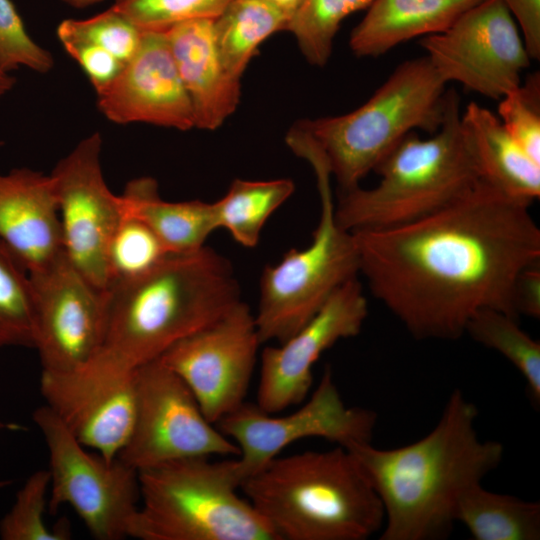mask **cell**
Returning <instances> with one entry per match:
<instances>
[{
    "label": "cell",
    "mask_w": 540,
    "mask_h": 540,
    "mask_svg": "<svg viewBox=\"0 0 540 540\" xmlns=\"http://www.w3.org/2000/svg\"><path fill=\"white\" fill-rule=\"evenodd\" d=\"M321 201L320 219L312 242L291 249L260 279L255 317L261 343L284 342L306 324L331 294L358 277L359 257L352 232L340 227L334 215L331 175L320 162L311 164Z\"/></svg>",
    "instance_id": "obj_8"
},
{
    "label": "cell",
    "mask_w": 540,
    "mask_h": 540,
    "mask_svg": "<svg viewBox=\"0 0 540 540\" xmlns=\"http://www.w3.org/2000/svg\"><path fill=\"white\" fill-rule=\"evenodd\" d=\"M455 520L462 523L475 540L540 539L539 502L492 492L482 483L462 494Z\"/></svg>",
    "instance_id": "obj_24"
},
{
    "label": "cell",
    "mask_w": 540,
    "mask_h": 540,
    "mask_svg": "<svg viewBox=\"0 0 540 540\" xmlns=\"http://www.w3.org/2000/svg\"><path fill=\"white\" fill-rule=\"evenodd\" d=\"M50 476L47 470L32 473L17 492L11 509L0 520L2 540H68L69 522L61 519L54 527L45 522Z\"/></svg>",
    "instance_id": "obj_31"
},
{
    "label": "cell",
    "mask_w": 540,
    "mask_h": 540,
    "mask_svg": "<svg viewBox=\"0 0 540 540\" xmlns=\"http://www.w3.org/2000/svg\"><path fill=\"white\" fill-rule=\"evenodd\" d=\"M21 429H22V426L19 424L5 422V421L0 420V432L3 430L16 431V430H21ZM12 483L13 481L10 479L0 480V490L5 489L6 487L10 486Z\"/></svg>",
    "instance_id": "obj_41"
},
{
    "label": "cell",
    "mask_w": 540,
    "mask_h": 540,
    "mask_svg": "<svg viewBox=\"0 0 540 540\" xmlns=\"http://www.w3.org/2000/svg\"><path fill=\"white\" fill-rule=\"evenodd\" d=\"M32 419L49 455L48 510L56 513L68 504L95 539L128 537L140 501L138 471L89 452L46 405Z\"/></svg>",
    "instance_id": "obj_9"
},
{
    "label": "cell",
    "mask_w": 540,
    "mask_h": 540,
    "mask_svg": "<svg viewBox=\"0 0 540 540\" xmlns=\"http://www.w3.org/2000/svg\"><path fill=\"white\" fill-rule=\"evenodd\" d=\"M36 307L29 272L0 240V349L34 348Z\"/></svg>",
    "instance_id": "obj_28"
},
{
    "label": "cell",
    "mask_w": 540,
    "mask_h": 540,
    "mask_svg": "<svg viewBox=\"0 0 540 540\" xmlns=\"http://www.w3.org/2000/svg\"><path fill=\"white\" fill-rule=\"evenodd\" d=\"M169 254L171 252L145 222L124 212L108 246L109 288L150 272Z\"/></svg>",
    "instance_id": "obj_30"
},
{
    "label": "cell",
    "mask_w": 540,
    "mask_h": 540,
    "mask_svg": "<svg viewBox=\"0 0 540 540\" xmlns=\"http://www.w3.org/2000/svg\"><path fill=\"white\" fill-rule=\"evenodd\" d=\"M278 7L290 20L298 7L300 0H269Z\"/></svg>",
    "instance_id": "obj_40"
},
{
    "label": "cell",
    "mask_w": 540,
    "mask_h": 540,
    "mask_svg": "<svg viewBox=\"0 0 540 540\" xmlns=\"http://www.w3.org/2000/svg\"><path fill=\"white\" fill-rule=\"evenodd\" d=\"M163 32L190 99L195 127L219 128L238 107L241 79L231 75L223 64L214 19L185 20Z\"/></svg>",
    "instance_id": "obj_20"
},
{
    "label": "cell",
    "mask_w": 540,
    "mask_h": 540,
    "mask_svg": "<svg viewBox=\"0 0 540 540\" xmlns=\"http://www.w3.org/2000/svg\"><path fill=\"white\" fill-rule=\"evenodd\" d=\"M58 39L67 54L82 68L96 92L108 86L124 67L115 56L96 44L70 36Z\"/></svg>",
    "instance_id": "obj_36"
},
{
    "label": "cell",
    "mask_w": 540,
    "mask_h": 540,
    "mask_svg": "<svg viewBox=\"0 0 540 540\" xmlns=\"http://www.w3.org/2000/svg\"><path fill=\"white\" fill-rule=\"evenodd\" d=\"M516 22L531 60L540 59V0H502Z\"/></svg>",
    "instance_id": "obj_37"
},
{
    "label": "cell",
    "mask_w": 540,
    "mask_h": 540,
    "mask_svg": "<svg viewBox=\"0 0 540 540\" xmlns=\"http://www.w3.org/2000/svg\"><path fill=\"white\" fill-rule=\"evenodd\" d=\"M40 392L45 405L81 444L107 461L117 459L134 425L136 369L98 352L70 370H42Z\"/></svg>",
    "instance_id": "obj_14"
},
{
    "label": "cell",
    "mask_w": 540,
    "mask_h": 540,
    "mask_svg": "<svg viewBox=\"0 0 540 540\" xmlns=\"http://www.w3.org/2000/svg\"><path fill=\"white\" fill-rule=\"evenodd\" d=\"M484 0H374L350 35L359 57H377L416 37L448 29L464 12Z\"/></svg>",
    "instance_id": "obj_21"
},
{
    "label": "cell",
    "mask_w": 540,
    "mask_h": 540,
    "mask_svg": "<svg viewBox=\"0 0 540 540\" xmlns=\"http://www.w3.org/2000/svg\"><path fill=\"white\" fill-rule=\"evenodd\" d=\"M99 132L82 139L50 173L58 206L63 250L97 288L108 291L107 252L124 211L106 184Z\"/></svg>",
    "instance_id": "obj_15"
},
{
    "label": "cell",
    "mask_w": 540,
    "mask_h": 540,
    "mask_svg": "<svg viewBox=\"0 0 540 540\" xmlns=\"http://www.w3.org/2000/svg\"><path fill=\"white\" fill-rule=\"evenodd\" d=\"M290 179L250 181L236 179L214 202L217 228L226 229L244 247H255L272 213L294 192Z\"/></svg>",
    "instance_id": "obj_26"
},
{
    "label": "cell",
    "mask_w": 540,
    "mask_h": 540,
    "mask_svg": "<svg viewBox=\"0 0 540 540\" xmlns=\"http://www.w3.org/2000/svg\"><path fill=\"white\" fill-rule=\"evenodd\" d=\"M374 0H300L286 30L290 31L306 60L324 66L332 53L341 22L367 9Z\"/></svg>",
    "instance_id": "obj_29"
},
{
    "label": "cell",
    "mask_w": 540,
    "mask_h": 540,
    "mask_svg": "<svg viewBox=\"0 0 540 540\" xmlns=\"http://www.w3.org/2000/svg\"><path fill=\"white\" fill-rule=\"evenodd\" d=\"M261 344L255 317L240 301L174 343L158 360L181 378L206 419L216 425L245 402Z\"/></svg>",
    "instance_id": "obj_13"
},
{
    "label": "cell",
    "mask_w": 540,
    "mask_h": 540,
    "mask_svg": "<svg viewBox=\"0 0 540 540\" xmlns=\"http://www.w3.org/2000/svg\"><path fill=\"white\" fill-rule=\"evenodd\" d=\"M140 502L128 531L139 540H278L237 494L236 459L175 460L138 471Z\"/></svg>",
    "instance_id": "obj_7"
},
{
    "label": "cell",
    "mask_w": 540,
    "mask_h": 540,
    "mask_svg": "<svg viewBox=\"0 0 540 540\" xmlns=\"http://www.w3.org/2000/svg\"><path fill=\"white\" fill-rule=\"evenodd\" d=\"M498 118L519 146L540 163V75L530 74L521 84L503 96Z\"/></svg>",
    "instance_id": "obj_33"
},
{
    "label": "cell",
    "mask_w": 540,
    "mask_h": 540,
    "mask_svg": "<svg viewBox=\"0 0 540 540\" xmlns=\"http://www.w3.org/2000/svg\"><path fill=\"white\" fill-rule=\"evenodd\" d=\"M125 213L145 222L171 253H189L205 246L217 228L213 203L171 202L161 198L151 177L129 181L120 195Z\"/></svg>",
    "instance_id": "obj_23"
},
{
    "label": "cell",
    "mask_w": 540,
    "mask_h": 540,
    "mask_svg": "<svg viewBox=\"0 0 540 540\" xmlns=\"http://www.w3.org/2000/svg\"><path fill=\"white\" fill-rule=\"evenodd\" d=\"M56 34L96 44L124 65L136 54L143 38V31L113 6L90 18L65 19Z\"/></svg>",
    "instance_id": "obj_32"
},
{
    "label": "cell",
    "mask_w": 540,
    "mask_h": 540,
    "mask_svg": "<svg viewBox=\"0 0 540 540\" xmlns=\"http://www.w3.org/2000/svg\"><path fill=\"white\" fill-rule=\"evenodd\" d=\"M36 307V345L42 370L79 367L101 349L108 292L97 288L64 255L30 275Z\"/></svg>",
    "instance_id": "obj_16"
},
{
    "label": "cell",
    "mask_w": 540,
    "mask_h": 540,
    "mask_svg": "<svg viewBox=\"0 0 540 540\" xmlns=\"http://www.w3.org/2000/svg\"><path fill=\"white\" fill-rule=\"evenodd\" d=\"M478 410L455 389L434 428L405 446L371 443L348 449L359 462L384 510L380 540L449 537L462 494L501 463L503 445L480 439Z\"/></svg>",
    "instance_id": "obj_2"
},
{
    "label": "cell",
    "mask_w": 540,
    "mask_h": 540,
    "mask_svg": "<svg viewBox=\"0 0 540 540\" xmlns=\"http://www.w3.org/2000/svg\"><path fill=\"white\" fill-rule=\"evenodd\" d=\"M240 489L278 540H366L384 525L377 493L341 446L277 456Z\"/></svg>",
    "instance_id": "obj_4"
},
{
    "label": "cell",
    "mask_w": 540,
    "mask_h": 540,
    "mask_svg": "<svg viewBox=\"0 0 540 540\" xmlns=\"http://www.w3.org/2000/svg\"><path fill=\"white\" fill-rule=\"evenodd\" d=\"M0 64L8 72L24 67L47 73L54 66L53 56L30 37L11 0H0Z\"/></svg>",
    "instance_id": "obj_35"
},
{
    "label": "cell",
    "mask_w": 540,
    "mask_h": 540,
    "mask_svg": "<svg viewBox=\"0 0 540 540\" xmlns=\"http://www.w3.org/2000/svg\"><path fill=\"white\" fill-rule=\"evenodd\" d=\"M540 261L525 268L517 278L514 288L516 314L540 317Z\"/></svg>",
    "instance_id": "obj_38"
},
{
    "label": "cell",
    "mask_w": 540,
    "mask_h": 540,
    "mask_svg": "<svg viewBox=\"0 0 540 540\" xmlns=\"http://www.w3.org/2000/svg\"><path fill=\"white\" fill-rule=\"evenodd\" d=\"M367 315L363 287L358 277L352 278L287 340L263 349L256 405L275 414L303 402L313 383L315 362L339 340L358 335Z\"/></svg>",
    "instance_id": "obj_17"
},
{
    "label": "cell",
    "mask_w": 540,
    "mask_h": 540,
    "mask_svg": "<svg viewBox=\"0 0 540 540\" xmlns=\"http://www.w3.org/2000/svg\"><path fill=\"white\" fill-rule=\"evenodd\" d=\"M465 333L505 357L524 377L531 400L540 402V343L518 324V318L485 308L468 321Z\"/></svg>",
    "instance_id": "obj_27"
},
{
    "label": "cell",
    "mask_w": 540,
    "mask_h": 540,
    "mask_svg": "<svg viewBox=\"0 0 540 540\" xmlns=\"http://www.w3.org/2000/svg\"><path fill=\"white\" fill-rule=\"evenodd\" d=\"M447 92L426 56L409 59L360 107L343 115L302 120L286 141L297 155L319 157L340 190H349L409 133H435L444 120Z\"/></svg>",
    "instance_id": "obj_5"
},
{
    "label": "cell",
    "mask_w": 540,
    "mask_h": 540,
    "mask_svg": "<svg viewBox=\"0 0 540 540\" xmlns=\"http://www.w3.org/2000/svg\"><path fill=\"white\" fill-rule=\"evenodd\" d=\"M137 398L130 437L118 455L140 471L192 458L238 456L237 445L204 416L194 395L158 359L136 369Z\"/></svg>",
    "instance_id": "obj_10"
},
{
    "label": "cell",
    "mask_w": 540,
    "mask_h": 540,
    "mask_svg": "<svg viewBox=\"0 0 540 540\" xmlns=\"http://www.w3.org/2000/svg\"><path fill=\"white\" fill-rule=\"evenodd\" d=\"M96 94L98 109L114 123L182 131L195 127L192 105L163 31H143L136 54Z\"/></svg>",
    "instance_id": "obj_18"
},
{
    "label": "cell",
    "mask_w": 540,
    "mask_h": 540,
    "mask_svg": "<svg viewBox=\"0 0 540 540\" xmlns=\"http://www.w3.org/2000/svg\"><path fill=\"white\" fill-rule=\"evenodd\" d=\"M0 64V99L15 85L16 79Z\"/></svg>",
    "instance_id": "obj_39"
},
{
    "label": "cell",
    "mask_w": 540,
    "mask_h": 540,
    "mask_svg": "<svg viewBox=\"0 0 540 540\" xmlns=\"http://www.w3.org/2000/svg\"><path fill=\"white\" fill-rule=\"evenodd\" d=\"M531 204L481 179L420 219L352 232L359 273L415 339H458L485 308L518 318L517 278L540 261Z\"/></svg>",
    "instance_id": "obj_1"
},
{
    "label": "cell",
    "mask_w": 540,
    "mask_h": 540,
    "mask_svg": "<svg viewBox=\"0 0 540 540\" xmlns=\"http://www.w3.org/2000/svg\"><path fill=\"white\" fill-rule=\"evenodd\" d=\"M376 424L373 410L346 405L327 367L310 398L294 412L275 416L244 402L216 426L239 449L236 463L243 482L294 442L320 437L350 449L371 443Z\"/></svg>",
    "instance_id": "obj_11"
},
{
    "label": "cell",
    "mask_w": 540,
    "mask_h": 540,
    "mask_svg": "<svg viewBox=\"0 0 540 540\" xmlns=\"http://www.w3.org/2000/svg\"><path fill=\"white\" fill-rule=\"evenodd\" d=\"M65 4L74 8H86L96 5L104 0H61Z\"/></svg>",
    "instance_id": "obj_42"
},
{
    "label": "cell",
    "mask_w": 540,
    "mask_h": 540,
    "mask_svg": "<svg viewBox=\"0 0 540 540\" xmlns=\"http://www.w3.org/2000/svg\"><path fill=\"white\" fill-rule=\"evenodd\" d=\"M288 22L269 0H232L214 19L217 48L228 72L241 79L258 47Z\"/></svg>",
    "instance_id": "obj_25"
},
{
    "label": "cell",
    "mask_w": 540,
    "mask_h": 540,
    "mask_svg": "<svg viewBox=\"0 0 540 540\" xmlns=\"http://www.w3.org/2000/svg\"><path fill=\"white\" fill-rule=\"evenodd\" d=\"M107 292L99 353L130 369L158 359L242 301L230 262L207 246L171 253L150 272Z\"/></svg>",
    "instance_id": "obj_3"
},
{
    "label": "cell",
    "mask_w": 540,
    "mask_h": 540,
    "mask_svg": "<svg viewBox=\"0 0 540 540\" xmlns=\"http://www.w3.org/2000/svg\"><path fill=\"white\" fill-rule=\"evenodd\" d=\"M0 240L30 275L65 255L50 174L27 167L0 174Z\"/></svg>",
    "instance_id": "obj_19"
},
{
    "label": "cell",
    "mask_w": 540,
    "mask_h": 540,
    "mask_svg": "<svg viewBox=\"0 0 540 540\" xmlns=\"http://www.w3.org/2000/svg\"><path fill=\"white\" fill-rule=\"evenodd\" d=\"M461 123L481 178L506 194L533 202L540 196V163L511 137L496 114L470 102Z\"/></svg>",
    "instance_id": "obj_22"
},
{
    "label": "cell",
    "mask_w": 540,
    "mask_h": 540,
    "mask_svg": "<svg viewBox=\"0 0 540 540\" xmlns=\"http://www.w3.org/2000/svg\"><path fill=\"white\" fill-rule=\"evenodd\" d=\"M2 145H3V142H2V141H0V147H1Z\"/></svg>",
    "instance_id": "obj_43"
},
{
    "label": "cell",
    "mask_w": 540,
    "mask_h": 540,
    "mask_svg": "<svg viewBox=\"0 0 540 540\" xmlns=\"http://www.w3.org/2000/svg\"><path fill=\"white\" fill-rule=\"evenodd\" d=\"M447 84L457 82L494 100L516 89L531 58L518 26L502 0H484L448 29L419 41Z\"/></svg>",
    "instance_id": "obj_12"
},
{
    "label": "cell",
    "mask_w": 540,
    "mask_h": 540,
    "mask_svg": "<svg viewBox=\"0 0 540 540\" xmlns=\"http://www.w3.org/2000/svg\"><path fill=\"white\" fill-rule=\"evenodd\" d=\"M378 184L340 192V227L354 232L412 222L450 204L482 178L461 123L459 97L447 92L444 120L429 138L409 133L375 168Z\"/></svg>",
    "instance_id": "obj_6"
},
{
    "label": "cell",
    "mask_w": 540,
    "mask_h": 540,
    "mask_svg": "<svg viewBox=\"0 0 540 540\" xmlns=\"http://www.w3.org/2000/svg\"><path fill=\"white\" fill-rule=\"evenodd\" d=\"M232 0H114L112 5L142 31H165L189 19H215Z\"/></svg>",
    "instance_id": "obj_34"
}]
</instances>
